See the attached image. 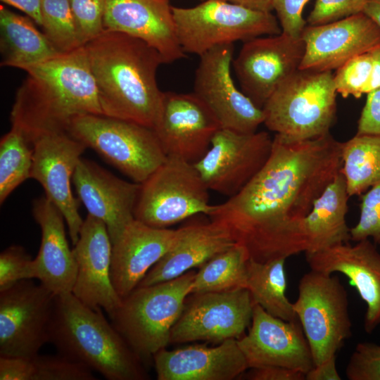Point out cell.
<instances>
[{"instance_id":"1","label":"cell","mask_w":380,"mask_h":380,"mask_svg":"<svg viewBox=\"0 0 380 380\" xmlns=\"http://www.w3.org/2000/svg\"><path fill=\"white\" fill-rule=\"evenodd\" d=\"M341 146L331 133L295 142L274 134L261 170L208 216L224 226L250 258L264 262L281 228L307 215L341 172Z\"/></svg>"},{"instance_id":"2","label":"cell","mask_w":380,"mask_h":380,"mask_svg":"<svg viewBox=\"0 0 380 380\" xmlns=\"http://www.w3.org/2000/svg\"><path fill=\"white\" fill-rule=\"evenodd\" d=\"M11 112L12 127L31 144L41 136L67 132L72 120L103 115L84 46L23 69Z\"/></svg>"},{"instance_id":"3","label":"cell","mask_w":380,"mask_h":380,"mask_svg":"<svg viewBox=\"0 0 380 380\" xmlns=\"http://www.w3.org/2000/svg\"><path fill=\"white\" fill-rule=\"evenodd\" d=\"M103 115L154 127L163 91L160 53L135 37L105 30L84 45Z\"/></svg>"},{"instance_id":"4","label":"cell","mask_w":380,"mask_h":380,"mask_svg":"<svg viewBox=\"0 0 380 380\" xmlns=\"http://www.w3.org/2000/svg\"><path fill=\"white\" fill-rule=\"evenodd\" d=\"M49 343L63 354L108 380H141V360L103 316L101 308L82 303L72 293L55 296Z\"/></svg>"},{"instance_id":"5","label":"cell","mask_w":380,"mask_h":380,"mask_svg":"<svg viewBox=\"0 0 380 380\" xmlns=\"http://www.w3.org/2000/svg\"><path fill=\"white\" fill-rule=\"evenodd\" d=\"M337 94L331 72L298 69L265 103L263 124L290 142L327 135L336 120Z\"/></svg>"},{"instance_id":"6","label":"cell","mask_w":380,"mask_h":380,"mask_svg":"<svg viewBox=\"0 0 380 380\" xmlns=\"http://www.w3.org/2000/svg\"><path fill=\"white\" fill-rule=\"evenodd\" d=\"M196 272L171 280L137 286L109 316L111 323L143 361L170 343L171 330L191 293Z\"/></svg>"},{"instance_id":"7","label":"cell","mask_w":380,"mask_h":380,"mask_svg":"<svg viewBox=\"0 0 380 380\" xmlns=\"http://www.w3.org/2000/svg\"><path fill=\"white\" fill-rule=\"evenodd\" d=\"M172 12L182 51L199 56L219 45L282 32L271 12L222 0H205L191 8L172 6Z\"/></svg>"},{"instance_id":"8","label":"cell","mask_w":380,"mask_h":380,"mask_svg":"<svg viewBox=\"0 0 380 380\" xmlns=\"http://www.w3.org/2000/svg\"><path fill=\"white\" fill-rule=\"evenodd\" d=\"M67 132L134 182H144L167 158L153 128L103 115L73 118Z\"/></svg>"},{"instance_id":"9","label":"cell","mask_w":380,"mask_h":380,"mask_svg":"<svg viewBox=\"0 0 380 380\" xmlns=\"http://www.w3.org/2000/svg\"><path fill=\"white\" fill-rule=\"evenodd\" d=\"M298 291L293 308L319 365L336 356L351 336L348 293L338 277L312 270L302 276Z\"/></svg>"},{"instance_id":"10","label":"cell","mask_w":380,"mask_h":380,"mask_svg":"<svg viewBox=\"0 0 380 380\" xmlns=\"http://www.w3.org/2000/svg\"><path fill=\"white\" fill-rule=\"evenodd\" d=\"M209 189L194 165L182 158L167 156L141 184L134 218L156 228H167L197 214L206 215Z\"/></svg>"},{"instance_id":"11","label":"cell","mask_w":380,"mask_h":380,"mask_svg":"<svg viewBox=\"0 0 380 380\" xmlns=\"http://www.w3.org/2000/svg\"><path fill=\"white\" fill-rule=\"evenodd\" d=\"M350 196L341 172L305 216L284 224L267 251L265 261L312 253L331 246L349 242L346 222Z\"/></svg>"},{"instance_id":"12","label":"cell","mask_w":380,"mask_h":380,"mask_svg":"<svg viewBox=\"0 0 380 380\" xmlns=\"http://www.w3.org/2000/svg\"><path fill=\"white\" fill-rule=\"evenodd\" d=\"M54 298L31 279L0 291V356L32 358L49 343Z\"/></svg>"},{"instance_id":"13","label":"cell","mask_w":380,"mask_h":380,"mask_svg":"<svg viewBox=\"0 0 380 380\" xmlns=\"http://www.w3.org/2000/svg\"><path fill=\"white\" fill-rule=\"evenodd\" d=\"M233 56V44L215 46L200 56L192 93L221 129L253 133L263 124V110L236 87L231 71Z\"/></svg>"},{"instance_id":"14","label":"cell","mask_w":380,"mask_h":380,"mask_svg":"<svg viewBox=\"0 0 380 380\" xmlns=\"http://www.w3.org/2000/svg\"><path fill=\"white\" fill-rule=\"evenodd\" d=\"M272 141L265 131L241 133L220 129L208 151L194 165L209 190L230 198L264 166L270 155Z\"/></svg>"},{"instance_id":"15","label":"cell","mask_w":380,"mask_h":380,"mask_svg":"<svg viewBox=\"0 0 380 380\" xmlns=\"http://www.w3.org/2000/svg\"><path fill=\"white\" fill-rule=\"evenodd\" d=\"M173 326L170 343L239 339L249 327L254 303L246 289L191 293Z\"/></svg>"},{"instance_id":"16","label":"cell","mask_w":380,"mask_h":380,"mask_svg":"<svg viewBox=\"0 0 380 380\" xmlns=\"http://www.w3.org/2000/svg\"><path fill=\"white\" fill-rule=\"evenodd\" d=\"M305 52L300 38L284 32L244 42L232 65L241 91L259 108L298 70Z\"/></svg>"},{"instance_id":"17","label":"cell","mask_w":380,"mask_h":380,"mask_svg":"<svg viewBox=\"0 0 380 380\" xmlns=\"http://www.w3.org/2000/svg\"><path fill=\"white\" fill-rule=\"evenodd\" d=\"M30 178L43 187L45 196L63 214L72 245L79 239L84 220L79 213V198L72 191L71 180L87 146L68 132L44 134L32 144Z\"/></svg>"},{"instance_id":"18","label":"cell","mask_w":380,"mask_h":380,"mask_svg":"<svg viewBox=\"0 0 380 380\" xmlns=\"http://www.w3.org/2000/svg\"><path fill=\"white\" fill-rule=\"evenodd\" d=\"M220 129L214 115L193 93L163 91L153 129L167 156L196 163L208 151Z\"/></svg>"},{"instance_id":"19","label":"cell","mask_w":380,"mask_h":380,"mask_svg":"<svg viewBox=\"0 0 380 380\" xmlns=\"http://www.w3.org/2000/svg\"><path fill=\"white\" fill-rule=\"evenodd\" d=\"M237 342L248 369L279 366L305 374L315 365L299 321L274 317L257 304L253 307L248 333Z\"/></svg>"},{"instance_id":"20","label":"cell","mask_w":380,"mask_h":380,"mask_svg":"<svg viewBox=\"0 0 380 380\" xmlns=\"http://www.w3.org/2000/svg\"><path fill=\"white\" fill-rule=\"evenodd\" d=\"M300 70L331 72L380 45V27L364 13L320 25H306Z\"/></svg>"},{"instance_id":"21","label":"cell","mask_w":380,"mask_h":380,"mask_svg":"<svg viewBox=\"0 0 380 380\" xmlns=\"http://www.w3.org/2000/svg\"><path fill=\"white\" fill-rule=\"evenodd\" d=\"M72 251L77 265L72 294L91 308L103 309L110 316L122 298L111 279L112 242L104 222L88 214Z\"/></svg>"},{"instance_id":"22","label":"cell","mask_w":380,"mask_h":380,"mask_svg":"<svg viewBox=\"0 0 380 380\" xmlns=\"http://www.w3.org/2000/svg\"><path fill=\"white\" fill-rule=\"evenodd\" d=\"M72 182L88 214L106 224L113 244L135 219L141 184L123 180L82 158L77 163Z\"/></svg>"},{"instance_id":"23","label":"cell","mask_w":380,"mask_h":380,"mask_svg":"<svg viewBox=\"0 0 380 380\" xmlns=\"http://www.w3.org/2000/svg\"><path fill=\"white\" fill-rule=\"evenodd\" d=\"M310 270L345 275L367 305L364 329L371 334L380 324V252L370 239L337 243L306 253Z\"/></svg>"},{"instance_id":"24","label":"cell","mask_w":380,"mask_h":380,"mask_svg":"<svg viewBox=\"0 0 380 380\" xmlns=\"http://www.w3.org/2000/svg\"><path fill=\"white\" fill-rule=\"evenodd\" d=\"M104 29L146 42L165 63L185 57L178 42L169 0H105Z\"/></svg>"},{"instance_id":"25","label":"cell","mask_w":380,"mask_h":380,"mask_svg":"<svg viewBox=\"0 0 380 380\" xmlns=\"http://www.w3.org/2000/svg\"><path fill=\"white\" fill-rule=\"evenodd\" d=\"M158 380H232L248 369L237 339L218 346L163 348L153 357Z\"/></svg>"},{"instance_id":"26","label":"cell","mask_w":380,"mask_h":380,"mask_svg":"<svg viewBox=\"0 0 380 380\" xmlns=\"http://www.w3.org/2000/svg\"><path fill=\"white\" fill-rule=\"evenodd\" d=\"M177 229L156 228L136 219L112 244L110 276L121 298L136 289L172 246Z\"/></svg>"},{"instance_id":"27","label":"cell","mask_w":380,"mask_h":380,"mask_svg":"<svg viewBox=\"0 0 380 380\" xmlns=\"http://www.w3.org/2000/svg\"><path fill=\"white\" fill-rule=\"evenodd\" d=\"M32 215L41 229L39 250L33 259L36 279L55 296L72 293L77 265L66 238L63 214L44 196L34 201Z\"/></svg>"},{"instance_id":"28","label":"cell","mask_w":380,"mask_h":380,"mask_svg":"<svg viewBox=\"0 0 380 380\" xmlns=\"http://www.w3.org/2000/svg\"><path fill=\"white\" fill-rule=\"evenodd\" d=\"M235 243L228 229L215 221L183 226L177 229L176 238L170 248L148 271L138 286L177 278L194 267H200Z\"/></svg>"},{"instance_id":"29","label":"cell","mask_w":380,"mask_h":380,"mask_svg":"<svg viewBox=\"0 0 380 380\" xmlns=\"http://www.w3.org/2000/svg\"><path fill=\"white\" fill-rule=\"evenodd\" d=\"M1 66L24 68L61 53L29 17L0 6Z\"/></svg>"},{"instance_id":"30","label":"cell","mask_w":380,"mask_h":380,"mask_svg":"<svg viewBox=\"0 0 380 380\" xmlns=\"http://www.w3.org/2000/svg\"><path fill=\"white\" fill-rule=\"evenodd\" d=\"M286 260L280 258L259 262L249 258L246 289L254 304L259 305L274 317L291 321L298 319L293 303L289 301L286 294Z\"/></svg>"},{"instance_id":"31","label":"cell","mask_w":380,"mask_h":380,"mask_svg":"<svg viewBox=\"0 0 380 380\" xmlns=\"http://www.w3.org/2000/svg\"><path fill=\"white\" fill-rule=\"evenodd\" d=\"M341 148V173L350 197L380 184V134H356Z\"/></svg>"},{"instance_id":"32","label":"cell","mask_w":380,"mask_h":380,"mask_svg":"<svg viewBox=\"0 0 380 380\" xmlns=\"http://www.w3.org/2000/svg\"><path fill=\"white\" fill-rule=\"evenodd\" d=\"M249 258L246 248L236 243L200 267L193 281L191 293L246 289Z\"/></svg>"},{"instance_id":"33","label":"cell","mask_w":380,"mask_h":380,"mask_svg":"<svg viewBox=\"0 0 380 380\" xmlns=\"http://www.w3.org/2000/svg\"><path fill=\"white\" fill-rule=\"evenodd\" d=\"M33 149L24 134L11 127L0 141V203L30 178Z\"/></svg>"},{"instance_id":"34","label":"cell","mask_w":380,"mask_h":380,"mask_svg":"<svg viewBox=\"0 0 380 380\" xmlns=\"http://www.w3.org/2000/svg\"><path fill=\"white\" fill-rule=\"evenodd\" d=\"M42 27L44 33L61 53L81 46L69 0H42Z\"/></svg>"},{"instance_id":"35","label":"cell","mask_w":380,"mask_h":380,"mask_svg":"<svg viewBox=\"0 0 380 380\" xmlns=\"http://www.w3.org/2000/svg\"><path fill=\"white\" fill-rule=\"evenodd\" d=\"M32 380H95L92 370L63 354L32 357Z\"/></svg>"},{"instance_id":"36","label":"cell","mask_w":380,"mask_h":380,"mask_svg":"<svg viewBox=\"0 0 380 380\" xmlns=\"http://www.w3.org/2000/svg\"><path fill=\"white\" fill-rule=\"evenodd\" d=\"M372 67V59L369 51L352 58L338 68L334 75L337 93L343 98L350 96L360 98L364 94V88L370 77Z\"/></svg>"},{"instance_id":"37","label":"cell","mask_w":380,"mask_h":380,"mask_svg":"<svg viewBox=\"0 0 380 380\" xmlns=\"http://www.w3.org/2000/svg\"><path fill=\"white\" fill-rule=\"evenodd\" d=\"M360 201L358 221L350 228V240L356 242L369 239L380 245V184L362 194Z\"/></svg>"},{"instance_id":"38","label":"cell","mask_w":380,"mask_h":380,"mask_svg":"<svg viewBox=\"0 0 380 380\" xmlns=\"http://www.w3.org/2000/svg\"><path fill=\"white\" fill-rule=\"evenodd\" d=\"M69 1L78 37L84 46L105 30V0Z\"/></svg>"},{"instance_id":"39","label":"cell","mask_w":380,"mask_h":380,"mask_svg":"<svg viewBox=\"0 0 380 380\" xmlns=\"http://www.w3.org/2000/svg\"><path fill=\"white\" fill-rule=\"evenodd\" d=\"M36 279L33 259L21 246L13 245L0 254V291L23 279Z\"/></svg>"},{"instance_id":"40","label":"cell","mask_w":380,"mask_h":380,"mask_svg":"<svg viewBox=\"0 0 380 380\" xmlns=\"http://www.w3.org/2000/svg\"><path fill=\"white\" fill-rule=\"evenodd\" d=\"M349 380H380V345L358 343L346 369Z\"/></svg>"},{"instance_id":"41","label":"cell","mask_w":380,"mask_h":380,"mask_svg":"<svg viewBox=\"0 0 380 380\" xmlns=\"http://www.w3.org/2000/svg\"><path fill=\"white\" fill-rule=\"evenodd\" d=\"M368 0H316L307 18L310 25H320L363 13Z\"/></svg>"},{"instance_id":"42","label":"cell","mask_w":380,"mask_h":380,"mask_svg":"<svg viewBox=\"0 0 380 380\" xmlns=\"http://www.w3.org/2000/svg\"><path fill=\"white\" fill-rule=\"evenodd\" d=\"M308 0H274L273 10L277 13L282 32L294 38H300L307 22L303 10Z\"/></svg>"},{"instance_id":"43","label":"cell","mask_w":380,"mask_h":380,"mask_svg":"<svg viewBox=\"0 0 380 380\" xmlns=\"http://www.w3.org/2000/svg\"><path fill=\"white\" fill-rule=\"evenodd\" d=\"M357 122L358 134H380V87L367 94Z\"/></svg>"},{"instance_id":"44","label":"cell","mask_w":380,"mask_h":380,"mask_svg":"<svg viewBox=\"0 0 380 380\" xmlns=\"http://www.w3.org/2000/svg\"><path fill=\"white\" fill-rule=\"evenodd\" d=\"M32 358L0 356V380H32Z\"/></svg>"},{"instance_id":"45","label":"cell","mask_w":380,"mask_h":380,"mask_svg":"<svg viewBox=\"0 0 380 380\" xmlns=\"http://www.w3.org/2000/svg\"><path fill=\"white\" fill-rule=\"evenodd\" d=\"M241 376L250 380H305L301 372L279 366H262L249 368Z\"/></svg>"},{"instance_id":"46","label":"cell","mask_w":380,"mask_h":380,"mask_svg":"<svg viewBox=\"0 0 380 380\" xmlns=\"http://www.w3.org/2000/svg\"><path fill=\"white\" fill-rule=\"evenodd\" d=\"M336 356L331 357L313 367L305 374L306 380H341L336 367Z\"/></svg>"},{"instance_id":"47","label":"cell","mask_w":380,"mask_h":380,"mask_svg":"<svg viewBox=\"0 0 380 380\" xmlns=\"http://www.w3.org/2000/svg\"><path fill=\"white\" fill-rule=\"evenodd\" d=\"M27 14L35 23L42 26V0H1Z\"/></svg>"},{"instance_id":"48","label":"cell","mask_w":380,"mask_h":380,"mask_svg":"<svg viewBox=\"0 0 380 380\" xmlns=\"http://www.w3.org/2000/svg\"><path fill=\"white\" fill-rule=\"evenodd\" d=\"M372 67L369 80L364 88V94L380 87V45L376 46L370 51Z\"/></svg>"},{"instance_id":"49","label":"cell","mask_w":380,"mask_h":380,"mask_svg":"<svg viewBox=\"0 0 380 380\" xmlns=\"http://www.w3.org/2000/svg\"><path fill=\"white\" fill-rule=\"evenodd\" d=\"M241 5L251 9L271 12L273 10L274 0H222Z\"/></svg>"},{"instance_id":"50","label":"cell","mask_w":380,"mask_h":380,"mask_svg":"<svg viewBox=\"0 0 380 380\" xmlns=\"http://www.w3.org/2000/svg\"><path fill=\"white\" fill-rule=\"evenodd\" d=\"M363 13L380 27V0H368Z\"/></svg>"}]
</instances>
